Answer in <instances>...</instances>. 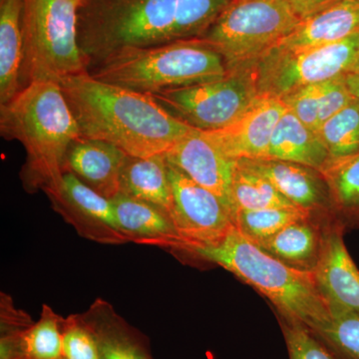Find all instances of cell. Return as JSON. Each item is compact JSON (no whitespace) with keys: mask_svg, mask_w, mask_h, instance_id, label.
I'll list each match as a JSON object with an SVG mask.
<instances>
[{"mask_svg":"<svg viewBox=\"0 0 359 359\" xmlns=\"http://www.w3.org/2000/svg\"><path fill=\"white\" fill-rule=\"evenodd\" d=\"M80 137L113 144L134 157L165 154L192 130L150 94L97 80L89 72L58 83Z\"/></svg>","mask_w":359,"mask_h":359,"instance_id":"obj_1","label":"cell"},{"mask_svg":"<svg viewBox=\"0 0 359 359\" xmlns=\"http://www.w3.org/2000/svg\"><path fill=\"white\" fill-rule=\"evenodd\" d=\"M0 134L25 149L20 179L27 193L42 191L61 178L71 144L80 136L69 104L55 82H32L0 105Z\"/></svg>","mask_w":359,"mask_h":359,"instance_id":"obj_2","label":"cell"},{"mask_svg":"<svg viewBox=\"0 0 359 359\" xmlns=\"http://www.w3.org/2000/svg\"><path fill=\"white\" fill-rule=\"evenodd\" d=\"M191 256L216 264L266 297L278 318L302 323L309 330L327 323L330 311L313 271L292 268L264 252L237 229L212 247L191 250Z\"/></svg>","mask_w":359,"mask_h":359,"instance_id":"obj_3","label":"cell"},{"mask_svg":"<svg viewBox=\"0 0 359 359\" xmlns=\"http://www.w3.org/2000/svg\"><path fill=\"white\" fill-rule=\"evenodd\" d=\"M88 72L106 83L153 94L221 79L228 74V68L221 54L195 39L125 49Z\"/></svg>","mask_w":359,"mask_h":359,"instance_id":"obj_4","label":"cell"},{"mask_svg":"<svg viewBox=\"0 0 359 359\" xmlns=\"http://www.w3.org/2000/svg\"><path fill=\"white\" fill-rule=\"evenodd\" d=\"M177 4L178 0H87L78 11V43L89 69L125 49L172 42Z\"/></svg>","mask_w":359,"mask_h":359,"instance_id":"obj_5","label":"cell"},{"mask_svg":"<svg viewBox=\"0 0 359 359\" xmlns=\"http://www.w3.org/2000/svg\"><path fill=\"white\" fill-rule=\"evenodd\" d=\"M74 0H25V60L22 88L32 82H55L88 72L78 43Z\"/></svg>","mask_w":359,"mask_h":359,"instance_id":"obj_6","label":"cell"},{"mask_svg":"<svg viewBox=\"0 0 359 359\" xmlns=\"http://www.w3.org/2000/svg\"><path fill=\"white\" fill-rule=\"evenodd\" d=\"M301 21L285 0H231L200 39L221 54L230 69L256 62Z\"/></svg>","mask_w":359,"mask_h":359,"instance_id":"obj_7","label":"cell"},{"mask_svg":"<svg viewBox=\"0 0 359 359\" xmlns=\"http://www.w3.org/2000/svg\"><path fill=\"white\" fill-rule=\"evenodd\" d=\"M192 128L219 131L237 121L259 95L256 62L228 69L221 79L150 94Z\"/></svg>","mask_w":359,"mask_h":359,"instance_id":"obj_8","label":"cell"},{"mask_svg":"<svg viewBox=\"0 0 359 359\" xmlns=\"http://www.w3.org/2000/svg\"><path fill=\"white\" fill-rule=\"evenodd\" d=\"M359 57V32L304 50L273 46L256 61L259 94L283 98L308 85L344 75Z\"/></svg>","mask_w":359,"mask_h":359,"instance_id":"obj_9","label":"cell"},{"mask_svg":"<svg viewBox=\"0 0 359 359\" xmlns=\"http://www.w3.org/2000/svg\"><path fill=\"white\" fill-rule=\"evenodd\" d=\"M169 177L172 187L170 218L185 243L187 254L218 245L236 228L233 212L218 196L171 164Z\"/></svg>","mask_w":359,"mask_h":359,"instance_id":"obj_10","label":"cell"},{"mask_svg":"<svg viewBox=\"0 0 359 359\" xmlns=\"http://www.w3.org/2000/svg\"><path fill=\"white\" fill-rule=\"evenodd\" d=\"M52 209L86 240L104 245H123L129 238L118 226L112 201L92 190L69 171L44 187Z\"/></svg>","mask_w":359,"mask_h":359,"instance_id":"obj_11","label":"cell"},{"mask_svg":"<svg viewBox=\"0 0 359 359\" xmlns=\"http://www.w3.org/2000/svg\"><path fill=\"white\" fill-rule=\"evenodd\" d=\"M165 156L169 164L218 196L235 219L231 181L237 160L224 154L211 132L193 128Z\"/></svg>","mask_w":359,"mask_h":359,"instance_id":"obj_12","label":"cell"},{"mask_svg":"<svg viewBox=\"0 0 359 359\" xmlns=\"http://www.w3.org/2000/svg\"><path fill=\"white\" fill-rule=\"evenodd\" d=\"M346 231L337 218L325 222L320 257L313 273L328 308L359 313V269L344 244Z\"/></svg>","mask_w":359,"mask_h":359,"instance_id":"obj_13","label":"cell"},{"mask_svg":"<svg viewBox=\"0 0 359 359\" xmlns=\"http://www.w3.org/2000/svg\"><path fill=\"white\" fill-rule=\"evenodd\" d=\"M287 111L282 99L259 94L237 121L210 132L231 159H266L273 131Z\"/></svg>","mask_w":359,"mask_h":359,"instance_id":"obj_14","label":"cell"},{"mask_svg":"<svg viewBox=\"0 0 359 359\" xmlns=\"http://www.w3.org/2000/svg\"><path fill=\"white\" fill-rule=\"evenodd\" d=\"M247 160L295 207L311 212L316 219L334 218L330 189L318 170L290 161Z\"/></svg>","mask_w":359,"mask_h":359,"instance_id":"obj_15","label":"cell"},{"mask_svg":"<svg viewBox=\"0 0 359 359\" xmlns=\"http://www.w3.org/2000/svg\"><path fill=\"white\" fill-rule=\"evenodd\" d=\"M127 156L113 144L79 136L68 150L65 171L112 200L120 193V175Z\"/></svg>","mask_w":359,"mask_h":359,"instance_id":"obj_16","label":"cell"},{"mask_svg":"<svg viewBox=\"0 0 359 359\" xmlns=\"http://www.w3.org/2000/svg\"><path fill=\"white\" fill-rule=\"evenodd\" d=\"M111 201L118 226L130 242L185 252V243L166 212L122 193Z\"/></svg>","mask_w":359,"mask_h":359,"instance_id":"obj_17","label":"cell"},{"mask_svg":"<svg viewBox=\"0 0 359 359\" xmlns=\"http://www.w3.org/2000/svg\"><path fill=\"white\" fill-rule=\"evenodd\" d=\"M359 32V0H334L302 20L275 46L304 50L348 39Z\"/></svg>","mask_w":359,"mask_h":359,"instance_id":"obj_18","label":"cell"},{"mask_svg":"<svg viewBox=\"0 0 359 359\" xmlns=\"http://www.w3.org/2000/svg\"><path fill=\"white\" fill-rule=\"evenodd\" d=\"M81 314L96 334L102 359H154L147 337L129 325L109 302L97 299Z\"/></svg>","mask_w":359,"mask_h":359,"instance_id":"obj_19","label":"cell"},{"mask_svg":"<svg viewBox=\"0 0 359 359\" xmlns=\"http://www.w3.org/2000/svg\"><path fill=\"white\" fill-rule=\"evenodd\" d=\"M25 0H0V105L22 89Z\"/></svg>","mask_w":359,"mask_h":359,"instance_id":"obj_20","label":"cell"},{"mask_svg":"<svg viewBox=\"0 0 359 359\" xmlns=\"http://www.w3.org/2000/svg\"><path fill=\"white\" fill-rule=\"evenodd\" d=\"M327 219L309 217L294 222L255 244L292 268L313 271L320 257L323 224Z\"/></svg>","mask_w":359,"mask_h":359,"instance_id":"obj_21","label":"cell"},{"mask_svg":"<svg viewBox=\"0 0 359 359\" xmlns=\"http://www.w3.org/2000/svg\"><path fill=\"white\" fill-rule=\"evenodd\" d=\"M120 193L145 201L170 214L172 187L166 156H127L120 175Z\"/></svg>","mask_w":359,"mask_h":359,"instance_id":"obj_22","label":"cell"},{"mask_svg":"<svg viewBox=\"0 0 359 359\" xmlns=\"http://www.w3.org/2000/svg\"><path fill=\"white\" fill-rule=\"evenodd\" d=\"M266 159L290 161L320 171L330 158L318 134L287 110L273 131Z\"/></svg>","mask_w":359,"mask_h":359,"instance_id":"obj_23","label":"cell"},{"mask_svg":"<svg viewBox=\"0 0 359 359\" xmlns=\"http://www.w3.org/2000/svg\"><path fill=\"white\" fill-rule=\"evenodd\" d=\"M327 181L335 217L347 229H359V152L328 161L320 170Z\"/></svg>","mask_w":359,"mask_h":359,"instance_id":"obj_24","label":"cell"},{"mask_svg":"<svg viewBox=\"0 0 359 359\" xmlns=\"http://www.w3.org/2000/svg\"><path fill=\"white\" fill-rule=\"evenodd\" d=\"M235 214L238 210H257L294 205L278 192L247 159H238L231 181Z\"/></svg>","mask_w":359,"mask_h":359,"instance_id":"obj_25","label":"cell"},{"mask_svg":"<svg viewBox=\"0 0 359 359\" xmlns=\"http://www.w3.org/2000/svg\"><path fill=\"white\" fill-rule=\"evenodd\" d=\"M313 217L295 205L238 210L235 214L236 229L252 243L261 242L283 230L289 224Z\"/></svg>","mask_w":359,"mask_h":359,"instance_id":"obj_26","label":"cell"},{"mask_svg":"<svg viewBox=\"0 0 359 359\" xmlns=\"http://www.w3.org/2000/svg\"><path fill=\"white\" fill-rule=\"evenodd\" d=\"M330 160L359 152V100L355 97L348 105L327 120L318 130Z\"/></svg>","mask_w":359,"mask_h":359,"instance_id":"obj_27","label":"cell"},{"mask_svg":"<svg viewBox=\"0 0 359 359\" xmlns=\"http://www.w3.org/2000/svg\"><path fill=\"white\" fill-rule=\"evenodd\" d=\"M62 316L47 304L41 314L23 335V351L26 359H63Z\"/></svg>","mask_w":359,"mask_h":359,"instance_id":"obj_28","label":"cell"},{"mask_svg":"<svg viewBox=\"0 0 359 359\" xmlns=\"http://www.w3.org/2000/svg\"><path fill=\"white\" fill-rule=\"evenodd\" d=\"M327 323L313 330L339 359H359V313L330 309Z\"/></svg>","mask_w":359,"mask_h":359,"instance_id":"obj_29","label":"cell"},{"mask_svg":"<svg viewBox=\"0 0 359 359\" xmlns=\"http://www.w3.org/2000/svg\"><path fill=\"white\" fill-rule=\"evenodd\" d=\"M230 2L231 0H178L172 42L202 37Z\"/></svg>","mask_w":359,"mask_h":359,"instance_id":"obj_30","label":"cell"},{"mask_svg":"<svg viewBox=\"0 0 359 359\" xmlns=\"http://www.w3.org/2000/svg\"><path fill=\"white\" fill-rule=\"evenodd\" d=\"M33 323L27 313L14 306L13 299L1 294L0 304V359H26L23 335Z\"/></svg>","mask_w":359,"mask_h":359,"instance_id":"obj_31","label":"cell"},{"mask_svg":"<svg viewBox=\"0 0 359 359\" xmlns=\"http://www.w3.org/2000/svg\"><path fill=\"white\" fill-rule=\"evenodd\" d=\"M63 359H102L93 330L81 313L63 318Z\"/></svg>","mask_w":359,"mask_h":359,"instance_id":"obj_32","label":"cell"},{"mask_svg":"<svg viewBox=\"0 0 359 359\" xmlns=\"http://www.w3.org/2000/svg\"><path fill=\"white\" fill-rule=\"evenodd\" d=\"M278 320L290 359H339L306 325Z\"/></svg>","mask_w":359,"mask_h":359,"instance_id":"obj_33","label":"cell"},{"mask_svg":"<svg viewBox=\"0 0 359 359\" xmlns=\"http://www.w3.org/2000/svg\"><path fill=\"white\" fill-rule=\"evenodd\" d=\"M321 83L302 87L282 98L287 110L316 133L320 116Z\"/></svg>","mask_w":359,"mask_h":359,"instance_id":"obj_34","label":"cell"},{"mask_svg":"<svg viewBox=\"0 0 359 359\" xmlns=\"http://www.w3.org/2000/svg\"><path fill=\"white\" fill-rule=\"evenodd\" d=\"M354 98L346 83L344 75L321 83L318 128L332 116L344 109Z\"/></svg>","mask_w":359,"mask_h":359,"instance_id":"obj_35","label":"cell"},{"mask_svg":"<svg viewBox=\"0 0 359 359\" xmlns=\"http://www.w3.org/2000/svg\"><path fill=\"white\" fill-rule=\"evenodd\" d=\"M332 1H334V0H285L292 11L301 20L308 18L311 14L320 11L323 7L332 4Z\"/></svg>","mask_w":359,"mask_h":359,"instance_id":"obj_36","label":"cell"},{"mask_svg":"<svg viewBox=\"0 0 359 359\" xmlns=\"http://www.w3.org/2000/svg\"><path fill=\"white\" fill-rule=\"evenodd\" d=\"M349 91L359 100V57L344 74Z\"/></svg>","mask_w":359,"mask_h":359,"instance_id":"obj_37","label":"cell"},{"mask_svg":"<svg viewBox=\"0 0 359 359\" xmlns=\"http://www.w3.org/2000/svg\"><path fill=\"white\" fill-rule=\"evenodd\" d=\"M74 1L79 2L80 4H82V6H83V4H85V2L87 1V0H74Z\"/></svg>","mask_w":359,"mask_h":359,"instance_id":"obj_38","label":"cell"}]
</instances>
